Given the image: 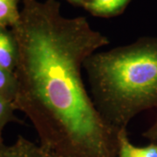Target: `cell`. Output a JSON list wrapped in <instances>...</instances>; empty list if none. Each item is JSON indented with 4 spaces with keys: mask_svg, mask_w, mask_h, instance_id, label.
Returning a JSON list of instances; mask_svg holds the SVG:
<instances>
[{
    "mask_svg": "<svg viewBox=\"0 0 157 157\" xmlns=\"http://www.w3.org/2000/svg\"><path fill=\"white\" fill-rule=\"evenodd\" d=\"M22 0H0V26L12 27L18 21V4Z\"/></svg>",
    "mask_w": 157,
    "mask_h": 157,
    "instance_id": "obj_8",
    "label": "cell"
},
{
    "mask_svg": "<svg viewBox=\"0 0 157 157\" xmlns=\"http://www.w3.org/2000/svg\"><path fill=\"white\" fill-rule=\"evenodd\" d=\"M14 105L40 146L59 157H118V134L97 111L82 78L86 59L109 44L84 17L61 15L57 0H22Z\"/></svg>",
    "mask_w": 157,
    "mask_h": 157,
    "instance_id": "obj_1",
    "label": "cell"
},
{
    "mask_svg": "<svg viewBox=\"0 0 157 157\" xmlns=\"http://www.w3.org/2000/svg\"><path fill=\"white\" fill-rule=\"evenodd\" d=\"M48 157H59V156H57V155H52V154L48 153Z\"/></svg>",
    "mask_w": 157,
    "mask_h": 157,
    "instance_id": "obj_12",
    "label": "cell"
},
{
    "mask_svg": "<svg viewBox=\"0 0 157 157\" xmlns=\"http://www.w3.org/2000/svg\"><path fill=\"white\" fill-rule=\"evenodd\" d=\"M0 157H48V152L19 135L11 146L0 143Z\"/></svg>",
    "mask_w": 157,
    "mask_h": 157,
    "instance_id": "obj_3",
    "label": "cell"
},
{
    "mask_svg": "<svg viewBox=\"0 0 157 157\" xmlns=\"http://www.w3.org/2000/svg\"><path fill=\"white\" fill-rule=\"evenodd\" d=\"M67 1L73 6H81V7H83L86 4V0H67Z\"/></svg>",
    "mask_w": 157,
    "mask_h": 157,
    "instance_id": "obj_11",
    "label": "cell"
},
{
    "mask_svg": "<svg viewBox=\"0 0 157 157\" xmlns=\"http://www.w3.org/2000/svg\"><path fill=\"white\" fill-rule=\"evenodd\" d=\"M118 157H157V144L151 143L145 147L133 145L129 140L127 129L118 134Z\"/></svg>",
    "mask_w": 157,
    "mask_h": 157,
    "instance_id": "obj_6",
    "label": "cell"
},
{
    "mask_svg": "<svg viewBox=\"0 0 157 157\" xmlns=\"http://www.w3.org/2000/svg\"><path fill=\"white\" fill-rule=\"evenodd\" d=\"M84 69L97 111L117 133L138 113L157 108V37L96 52Z\"/></svg>",
    "mask_w": 157,
    "mask_h": 157,
    "instance_id": "obj_2",
    "label": "cell"
},
{
    "mask_svg": "<svg viewBox=\"0 0 157 157\" xmlns=\"http://www.w3.org/2000/svg\"><path fill=\"white\" fill-rule=\"evenodd\" d=\"M131 0H92L83 8L96 17H111L122 13Z\"/></svg>",
    "mask_w": 157,
    "mask_h": 157,
    "instance_id": "obj_5",
    "label": "cell"
},
{
    "mask_svg": "<svg viewBox=\"0 0 157 157\" xmlns=\"http://www.w3.org/2000/svg\"><path fill=\"white\" fill-rule=\"evenodd\" d=\"M17 87L15 72L0 67V96L14 103L17 94Z\"/></svg>",
    "mask_w": 157,
    "mask_h": 157,
    "instance_id": "obj_7",
    "label": "cell"
},
{
    "mask_svg": "<svg viewBox=\"0 0 157 157\" xmlns=\"http://www.w3.org/2000/svg\"><path fill=\"white\" fill-rule=\"evenodd\" d=\"M90 1H92V0H86V4L87 2H90ZM84 6H85V5H84Z\"/></svg>",
    "mask_w": 157,
    "mask_h": 157,
    "instance_id": "obj_13",
    "label": "cell"
},
{
    "mask_svg": "<svg viewBox=\"0 0 157 157\" xmlns=\"http://www.w3.org/2000/svg\"><path fill=\"white\" fill-rule=\"evenodd\" d=\"M17 110L14 103L7 101L0 96V143L3 142L2 133L6 124L9 122H21L15 116L14 112Z\"/></svg>",
    "mask_w": 157,
    "mask_h": 157,
    "instance_id": "obj_9",
    "label": "cell"
},
{
    "mask_svg": "<svg viewBox=\"0 0 157 157\" xmlns=\"http://www.w3.org/2000/svg\"><path fill=\"white\" fill-rule=\"evenodd\" d=\"M17 62V44L12 31L0 26V67L14 71Z\"/></svg>",
    "mask_w": 157,
    "mask_h": 157,
    "instance_id": "obj_4",
    "label": "cell"
},
{
    "mask_svg": "<svg viewBox=\"0 0 157 157\" xmlns=\"http://www.w3.org/2000/svg\"><path fill=\"white\" fill-rule=\"evenodd\" d=\"M143 136L149 139V140L157 141V119L155 121V123L153 124L146 132H144Z\"/></svg>",
    "mask_w": 157,
    "mask_h": 157,
    "instance_id": "obj_10",
    "label": "cell"
}]
</instances>
